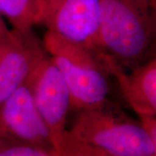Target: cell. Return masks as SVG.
Listing matches in <instances>:
<instances>
[{"instance_id": "obj_3", "label": "cell", "mask_w": 156, "mask_h": 156, "mask_svg": "<svg viewBox=\"0 0 156 156\" xmlns=\"http://www.w3.org/2000/svg\"><path fill=\"white\" fill-rule=\"evenodd\" d=\"M36 5L37 24L101 51L98 37L100 0H36Z\"/></svg>"}, {"instance_id": "obj_1", "label": "cell", "mask_w": 156, "mask_h": 156, "mask_svg": "<svg viewBox=\"0 0 156 156\" xmlns=\"http://www.w3.org/2000/svg\"><path fill=\"white\" fill-rule=\"evenodd\" d=\"M99 44L119 67L130 70L155 57L153 0H100Z\"/></svg>"}, {"instance_id": "obj_15", "label": "cell", "mask_w": 156, "mask_h": 156, "mask_svg": "<svg viewBox=\"0 0 156 156\" xmlns=\"http://www.w3.org/2000/svg\"><path fill=\"white\" fill-rule=\"evenodd\" d=\"M5 140H6L3 139V138H2V137L0 136V147H1V146L4 144V142H5Z\"/></svg>"}, {"instance_id": "obj_7", "label": "cell", "mask_w": 156, "mask_h": 156, "mask_svg": "<svg viewBox=\"0 0 156 156\" xmlns=\"http://www.w3.org/2000/svg\"><path fill=\"white\" fill-rule=\"evenodd\" d=\"M108 71L136 115H156V58L127 72L108 56Z\"/></svg>"}, {"instance_id": "obj_4", "label": "cell", "mask_w": 156, "mask_h": 156, "mask_svg": "<svg viewBox=\"0 0 156 156\" xmlns=\"http://www.w3.org/2000/svg\"><path fill=\"white\" fill-rule=\"evenodd\" d=\"M27 83L56 149L62 134L67 130L66 122L71 109V101L64 78L48 53L34 69Z\"/></svg>"}, {"instance_id": "obj_8", "label": "cell", "mask_w": 156, "mask_h": 156, "mask_svg": "<svg viewBox=\"0 0 156 156\" xmlns=\"http://www.w3.org/2000/svg\"><path fill=\"white\" fill-rule=\"evenodd\" d=\"M51 57L66 83L71 108L80 112L101 106L108 100L109 75L101 70L78 67L62 57Z\"/></svg>"}, {"instance_id": "obj_2", "label": "cell", "mask_w": 156, "mask_h": 156, "mask_svg": "<svg viewBox=\"0 0 156 156\" xmlns=\"http://www.w3.org/2000/svg\"><path fill=\"white\" fill-rule=\"evenodd\" d=\"M69 131L106 156H156V144L139 121L110 100L79 112Z\"/></svg>"}, {"instance_id": "obj_10", "label": "cell", "mask_w": 156, "mask_h": 156, "mask_svg": "<svg viewBox=\"0 0 156 156\" xmlns=\"http://www.w3.org/2000/svg\"><path fill=\"white\" fill-rule=\"evenodd\" d=\"M0 16L14 30H32L37 25L36 0H0Z\"/></svg>"}, {"instance_id": "obj_13", "label": "cell", "mask_w": 156, "mask_h": 156, "mask_svg": "<svg viewBox=\"0 0 156 156\" xmlns=\"http://www.w3.org/2000/svg\"><path fill=\"white\" fill-rule=\"evenodd\" d=\"M137 116L142 128L156 144V115H137Z\"/></svg>"}, {"instance_id": "obj_9", "label": "cell", "mask_w": 156, "mask_h": 156, "mask_svg": "<svg viewBox=\"0 0 156 156\" xmlns=\"http://www.w3.org/2000/svg\"><path fill=\"white\" fill-rule=\"evenodd\" d=\"M43 44L50 56L64 58L78 67L101 70L109 75L108 56L97 49L49 30L44 36Z\"/></svg>"}, {"instance_id": "obj_6", "label": "cell", "mask_w": 156, "mask_h": 156, "mask_svg": "<svg viewBox=\"0 0 156 156\" xmlns=\"http://www.w3.org/2000/svg\"><path fill=\"white\" fill-rule=\"evenodd\" d=\"M0 136L9 141L56 149L27 81L0 106Z\"/></svg>"}, {"instance_id": "obj_12", "label": "cell", "mask_w": 156, "mask_h": 156, "mask_svg": "<svg viewBox=\"0 0 156 156\" xmlns=\"http://www.w3.org/2000/svg\"><path fill=\"white\" fill-rule=\"evenodd\" d=\"M0 156H58L56 149L5 140L0 147Z\"/></svg>"}, {"instance_id": "obj_14", "label": "cell", "mask_w": 156, "mask_h": 156, "mask_svg": "<svg viewBox=\"0 0 156 156\" xmlns=\"http://www.w3.org/2000/svg\"><path fill=\"white\" fill-rule=\"evenodd\" d=\"M8 31H9V29L7 27L5 22L4 20V18L0 16V37H2L3 36H5Z\"/></svg>"}, {"instance_id": "obj_11", "label": "cell", "mask_w": 156, "mask_h": 156, "mask_svg": "<svg viewBox=\"0 0 156 156\" xmlns=\"http://www.w3.org/2000/svg\"><path fill=\"white\" fill-rule=\"evenodd\" d=\"M56 150L58 156H106L77 139L69 130L62 134Z\"/></svg>"}, {"instance_id": "obj_5", "label": "cell", "mask_w": 156, "mask_h": 156, "mask_svg": "<svg viewBox=\"0 0 156 156\" xmlns=\"http://www.w3.org/2000/svg\"><path fill=\"white\" fill-rule=\"evenodd\" d=\"M46 54L33 30L11 29L0 37V106L28 80Z\"/></svg>"}]
</instances>
